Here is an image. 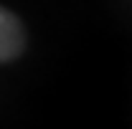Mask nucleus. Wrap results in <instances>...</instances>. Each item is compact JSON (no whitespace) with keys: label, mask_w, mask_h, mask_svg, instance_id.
Here are the masks:
<instances>
[{"label":"nucleus","mask_w":132,"mask_h":129,"mask_svg":"<svg viewBox=\"0 0 132 129\" xmlns=\"http://www.w3.org/2000/svg\"><path fill=\"white\" fill-rule=\"evenodd\" d=\"M26 46V35L23 25L10 10L0 8V63L3 61H13Z\"/></svg>","instance_id":"nucleus-1"}]
</instances>
